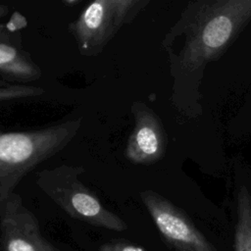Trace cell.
<instances>
[{"instance_id": "obj_1", "label": "cell", "mask_w": 251, "mask_h": 251, "mask_svg": "<svg viewBox=\"0 0 251 251\" xmlns=\"http://www.w3.org/2000/svg\"><path fill=\"white\" fill-rule=\"evenodd\" d=\"M251 19V0H209L192 3L181 20L184 44L181 70L194 71L220 57Z\"/></svg>"}, {"instance_id": "obj_10", "label": "cell", "mask_w": 251, "mask_h": 251, "mask_svg": "<svg viewBox=\"0 0 251 251\" xmlns=\"http://www.w3.org/2000/svg\"><path fill=\"white\" fill-rule=\"evenodd\" d=\"M9 13V7L7 5H2L0 4V19L5 17ZM18 33H11L7 27L6 25L0 23V40L2 39H10L15 36H18Z\"/></svg>"}, {"instance_id": "obj_5", "label": "cell", "mask_w": 251, "mask_h": 251, "mask_svg": "<svg viewBox=\"0 0 251 251\" xmlns=\"http://www.w3.org/2000/svg\"><path fill=\"white\" fill-rule=\"evenodd\" d=\"M0 251H62L41 233L35 215L13 193L0 210Z\"/></svg>"}, {"instance_id": "obj_11", "label": "cell", "mask_w": 251, "mask_h": 251, "mask_svg": "<svg viewBox=\"0 0 251 251\" xmlns=\"http://www.w3.org/2000/svg\"><path fill=\"white\" fill-rule=\"evenodd\" d=\"M81 1L80 0H64L62 1V3L66 6H69V7H73V6H75L77 4H79Z\"/></svg>"}, {"instance_id": "obj_2", "label": "cell", "mask_w": 251, "mask_h": 251, "mask_svg": "<svg viewBox=\"0 0 251 251\" xmlns=\"http://www.w3.org/2000/svg\"><path fill=\"white\" fill-rule=\"evenodd\" d=\"M80 126L79 118L35 130L0 129V210L24 176L62 151Z\"/></svg>"}, {"instance_id": "obj_8", "label": "cell", "mask_w": 251, "mask_h": 251, "mask_svg": "<svg viewBox=\"0 0 251 251\" xmlns=\"http://www.w3.org/2000/svg\"><path fill=\"white\" fill-rule=\"evenodd\" d=\"M43 93L44 89L39 86L28 84H15L6 82L0 78V101L36 97L42 95Z\"/></svg>"}, {"instance_id": "obj_3", "label": "cell", "mask_w": 251, "mask_h": 251, "mask_svg": "<svg viewBox=\"0 0 251 251\" xmlns=\"http://www.w3.org/2000/svg\"><path fill=\"white\" fill-rule=\"evenodd\" d=\"M82 166L60 165L36 174L35 183L53 202L74 219L114 231L127 228L126 222L107 209L79 179Z\"/></svg>"}, {"instance_id": "obj_6", "label": "cell", "mask_w": 251, "mask_h": 251, "mask_svg": "<svg viewBox=\"0 0 251 251\" xmlns=\"http://www.w3.org/2000/svg\"><path fill=\"white\" fill-rule=\"evenodd\" d=\"M134 121L128 136L125 155L133 164L149 165L159 161L166 151V133L159 117L145 104L134 102L131 105Z\"/></svg>"}, {"instance_id": "obj_12", "label": "cell", "mask_w": 251, "mask_h": 251, "mask_svg": "<svg viewBox=\"0 0 251 251\" xmlns=\"http://www.w3.org/2000/svg\"><path fill=\"white\" fill-rule=\"evenodd\" d=\"M246 251H251V250H246Z\"/></svg>"}, {"instance_id": "obj_9", "label": "cell", "mask_w": 251, "mask_h": 251, "mask_svg": "<svg viewBox=\"0 0 251 251\" xmlns=\"http://www.w3.org/2000/svg\"><path fill=\"white\" fill-rule=\"evenodd\" d=\"M98 251H145L142 247L134 245L124 239L111 240L100 245Z\"/></svg>"}, {"instance_id": "obj_7", "label": "cell", "mask_w": 251, "mask_h": 251, "mask_svg": "<svg viewBox=\"0 0 251 251\" xmlns=\"http://www.w3.org/2000/svg\"><path fill=\"white\" fill-rule=\"evenodd\" d=\"M41 69L29 53L21 47V36L0 40V77L15 84H25L40 78Z\"/></svg>"}, {"instance_id": "obj_4", "label": "cell", "mask_w": 251, "mask_h": 251, "mask_svg": "<svg viewBox=\"0 0 251 251\" xmlns=\"http://www.w3.org/2000/svg\"><path fill=\"white\" fill-rule=\"evenodd\" d=\"M148 3L145 0H95L68 25L80 55L96 57L120 29L130 24Z\"/></svg>"}]
</instances>
